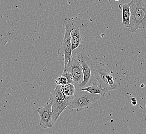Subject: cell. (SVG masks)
Returning <instances> with one entry per match:
<instances>
[{"instance_id": "cell-14", "label": "cell", "mask_w": 146, "mask_h": 134, "mask_svg": "<svg viewBox=\"0 0 146 134\" xmlns=\"http://www.w3.org/2000/svg\"><path fill=\"white\" fill-rule=\"evenodd\" d=\"M132 103L133 105H136V104H137V102H136V101H132Z\"/></svg>"}, {"instance_id": "cell-4", "label": "cell", "mask_w": 146, "mask_h": 134, "mask_svg": "<svg viewBox=\"0 0 146 134\" xmlns=\"http://www.w3.org/2000/svg\"><path fill=\"white\" fill-rule=\"evenodd\" d=\"M101 97V95L98 94L91 93L86 90H76L73 100L67 108L76 109V112H80L82 110L88 109Z\"/></svg>"}, {"instance_id": "cell-12", "label": "cell", "mask_w": 146, "mask_h": 134, "mask_svg": "<svg viewBox=\"0 0 146 134\" xmlns=\"http://www.w3.org/2000/svg\"><path fill=\"white\" fill-rule=\"evenodd\" d=\"M61 90L67 96H73L75 94L76 88L74 84H67L61 86Z\"/></svg>"}, {"instance_id": "cell-8", "label": "cell", "mask_w": 146, "mask_h": 134, "mask_svg": "<svg viewBox=\"0 0 146 134\" xmlns=\"http://www.w3.org/2000/svg\"><path fill=\"white\" fill-rule=\"evenodd\" d=\"M79 58L82 64L84 79L77 90L80 89L81 88L88 86V85L90 83L94 65L92 61L87 56L79 55Z\"/></svg>"}, {"instance_id": "cell-1", "label": "cell", "mask_w": 146, "mask_h": 134, "mask_svg": "<svg viewBox=\"0 0 146 134\" xmlns=\"http://www.w3.org/2000/svg\"><path fill=\"white\" fill-rule=\"evenodd\" d=\"M131 11L129 31L135 33L146 28V0H131L128 3Z\"/></svg>"}, {"instance_id": "cell-16", "label": "cell", "mask_w": 146, "mask_h": 134, "mask_svg": "<svg viewBox=\"0 0 146 134\" xmlns=\"http://www.w3.org/2000/svg\"><path fill=\"white\" fill-rule=\"evenodd\" d=\"M115 1H119V0H115Z\"/></svg>"}, {"instance_id": "cell-2", "label": "cell", "mask_w": 146, "mask_h": 134, "mask_svg": "<svg viewBox=\"0 0 146 134\" xmlns=\"http://www.w3.org/2000/svg\"><path fill=\"white\" fill-rule=\"evenodd\" d=\"M49 101L51 103L53 114L52 122L54 124L62 112L67 108L73 100L74 95L67 96L61 90V86L57 85L53 91H51Z\"/></svg>"}, {"instance_id": "cell-6", "label": "cell", "mask_w": 146, "mask_h": 134, "mask_svg": "<svg viewBox=\"0 0 146 134\" xmlns=\"http://www.w3.org/2000/svg\"><path fill=\"white\" fill-rule=\"evenodd\" d=\"M64 70H66L71 73L73 76L74 84L76 90L78 89L79 85L82 83L84 79L82 64L80 61L79 55L74 54H72L70 62L64 67Z\"/></svg>"}, {"instance_id": "cell-10", "label": "cell", "mask_w": 146, "mask_h": 134, "mask_svg": "<svg viewBox=\"0 0 146 134\" xmlns=\"http://www.w3.org/2000/svg\"><path fill=\"white\" fill-rule=\"evenodd\" d=\"M119 8L122 11V22L121 25L124 27L129 28V21L131 18V11L129 9V4H120L119 5Z\"/></svg>"}, {"instance_id": "cell-15", "label": "cell", "mask_w": 146, "mask_h": 134, "mask_svg": "<svg viewBox=\"0 0 146 134\" xmlns=\"http://www.w3.org/2000/svg\"><path fill=\"white\" fill-rule=\"evenodd\" d=\"M131 100L132 101H136V99L134 97H133V98H131Z\"/></svg>"}, {"instance_id": "cell-3", "label": "cell", "mask_w": 146, "mask_h": 134, "mask_svg": "<svg viewBox=\"0 0 146 134\" xmlns=\"http://www.w3.org/2000/svg\"><path fill=\"white\" fill-rule=\"evenodd\" d=\"M75 22V18H67L65 19L63 25L64 26V36L60 47L57 51V53L64 57V67L70 62L72 56V46L71 43L70 34L73 30Z\"/></svg>"}, {"instance_id": "cell-9", "label": "cell", "mask_w": 146, "mask_h": 134, "mask_svg": "<svg viewBox=\"0 0 146 134\" xmlns=\"http://www.w3.org/2000/svg\"><path fill=\"white\" fill-rule=\"evenodd\" d=\"M86 21L84 20L75 18V22L70 34L71 43L73 51L79 48L82 44L81 28L86 25Z\"/></svg>"}, {"instance_id": "cell-11", "label": "cell", "mask_w": 146, "mask_h": 134, "mask_svg": "<svg viewBox=\"0 0 146 134\" xmlns=\"http://www.w3.org/2000/svg\"><path fill=\"white\" fill-rule=\"evenodd\" d=\"M82 90H86L88 92H90L91 93H95V94H98L101 95V97L104 96L106 93L107 92L102 88L99 85H97L96 84L92 83L91 85L85 87L84 88H82L80 89Z\"/></svg>"}, {"instance_id": "cell-13", "label": "cell", "mask_w": 146, "mask_h": 134, "mask_svg": "<svg viewBox=\"0 0 146 134\" xmlns=\"http://www.w3.org/2000/svg\"><path fill=\"white\" fill-rule=\"evenodd\" d=\"M54 83H56L57 85H64L66 84H68V81L66 76L64 74L62 73V75L60 76L59 78L54 80Z\"/></svg>"}, {"instance_id": "cell-5", "label": "cell", "mask_w": 146, "mask_h": 134, "mask_svg": "<svg viewBox=\"0 0 146 134\" xmlns=\"http://www.w3.org/2000/svg\"><path fill=\"white\" fill-rule=\"evenodd\" d=\"M93 76L98 81L99 85L106 92L117 87L111 73L104 64H96L93 67Z\"/></svg>"}, {"instance_id": "cell-7", "label": "cell", "mask_w": 146, "mask_h": 134, "mask_svg": "<svg viewBox=\"0 0 146 134\" xmlns=\"http://www.w3.org/2000/svg\"><path fill=\"white\" fill-rule=\"evenodd\" d=\"M36 112L38 113L40 118V125L45 129L53 127L54 125L52 122L53 114L50 101L48 100L44 106L37 109Z\"/></svg>"}]
</instances>
